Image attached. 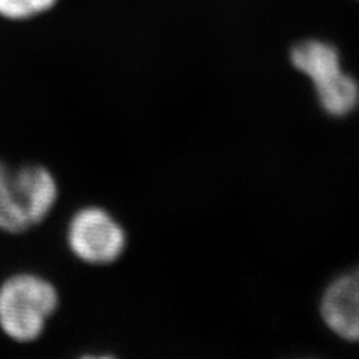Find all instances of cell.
<instances>
[{"instance_id": "6da1fadb", "label": "cell", "mask_w": 359, "mask_h": 359, "mask_svg": "<svg viewBox=\"0 0 359 359\" xmlns=\"http://www.w3.org/2000/svg\"><path fill=\"white\" fill-rule=\"evenodd\" d=\"M59 199V184L42 165L11 166L0 161V231L25 233L50 216Z\"/></svg>"}, {"instance_id": "7a4b0ae2", "label": "cell", "mask_w": 359, "mask_h": 359, "mask_svg": "<svg viewBox=\"0 0 359 359\" xmlns=\"http://www.w3.org/2000/svg\"><path fill=\"white\" fill-rule=\"evenodd\" d=\"M60 297L50 280L21 273L0 285V330L17 343H32L43 334Z\"/></svg>"}, {"instance_id": "3957f363", "label": "cell", "mask_w": 359, "mask_h": 359, "mask_svg": "<svg viewBox=\"0 0 359 359\" xmlns=\"http://www.w3.org/2000/svg\"><path fill=\"white\" fill-rule=\"evenodd\" d=\"M290 59L297 69L306 74L316 87L322 108L331 116L341 117L359 102V87L340 66L339 53L330 43L306 41L292 50Z\"/></svg>"}, {"instance_id": "277c9868", "label": "cell", "mask_w": 359, "mask_h": 359, "mask_svg": "<svg viewBox=\"0 0 359 359\" xmlns=\"http://www.w3.org/2000/svg\"><path fill=\"white\" fill-rule=\"evenodd\" d=\"M66 241L81 262L108 265L125 252L126 232L112 215L100 207L78 210L67 224Z\"/></svg>"}, {"instance_id": "5b68a950", "label": "cell", "mask_w": 359, "mask_h": 359, "mask_svg": "<svg viewBox=\"0 0 359 359\" xmlns=\"http://www.w3.org/2000/svg\"><path fill=\"white\" fill-rule=\"evenodd\" d=\"M323 323L340 339L359 341V276L341 274L325 289L320 299Z\"/></svg>"}, {"instance_id": "8992f818", "label": "cell", "mask_w": 359, "mask_h": 359, "mask_svg": "<svg viewBox=\"0 0 359 359\" xmlns=\"http://www.w3.org/2000/svg\"><path fill=\"white\" fill-rule=\"evenodd\" d=\"M57 0H0V15L11 20H25L45 13Z\"/></svg>"}, {"instance_id": "52a82bcc", "label": "cell", "mask_w": 359, "mask_h": 359, "mask_svg": "<svg viewBox=\"0 0 359 359\" xmlns=\"http://www.w3.org/2000/svg\"><path fill=\"white\" fill-rule=\"evenodd\" d=\"M80 359H116V358L108 356V355H86V356H83Z\"/></svg>"}, {"instance_id": "ba28073f", "label": "cell", "mask_w": 359, "mask_h": 359, "mask_svg": "<svg viewBox=\"0 0 359 359\" xmlns=\"http://www.w3.org/2000/svg\"><path fill=\"white\" fill-rule=\"evenodd\" d=\"M356 274H358V276H359V269H358V271H356Z\"/></svg>"}]
</instances>
